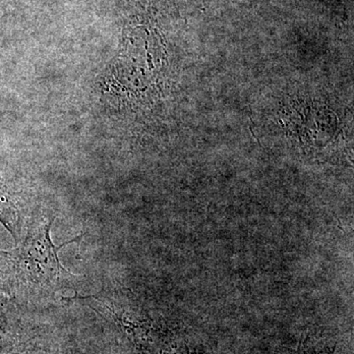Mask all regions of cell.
I'll return each mask as SVG.
<instances>
[{
    "label": "cell",
    "mask_w": 354,
    "mask_h": 354,
    "mask_svg": "<svg viewBox=\"0 0 354 354\" xmlns=\"http://www.w3.org/2000/svg\"><path fill=\"white\" fill-rule=\"evenodd\" d=\"M53 221L55 216H32L24 241L8 254L18 288L29 299H55L58 293L73 288L77 279L62 265L58 251L81 236L55 245L50 235Z\"/></svg>",
    "instance_id": "6da1fadb"
}]
</instances>
